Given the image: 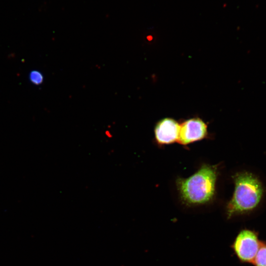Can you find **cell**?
Instances as JSON below:
<instances>
[{"label":"cell","instance_id":"1","mask_svg":"<svg viewBox=\"0 0 266 266\" xmlns=\"http://www.w3.org/2000/svg\"><path fill=\"white\" fill-rule=\"evenodd\" d=\"M233 179L234 191L226 207L228 218L256 213L266 198V187L260 176L253 171L243 170L235 173Z\"/></svg>","mask_w":266,"mask_h":266},{"label":"cell","instance_id":"5","mask_svg":"<svg viewBox=\"0 0 266 266\" xmlns=\"http://www.w3.org/2000/svg\"><path fill=\"white\" fill-rule=\"evenodd\" d=\"M180 125L173 119L165 118L156 124L155 137L157 142L161 145L169 144L178 141Z\"/></svg>","mask_w":266,"mask_h":266},{"label":"cell","instance_id":"7","mask_svg":"<svg viewBox=\"0 0 266 266\" xmlns=\"http://www.w3.org/2000/svg\"><path fill=\"white\" fill-rule=\"evenodd\" d=\"M30 79L33 83L40 85L43 82V76L39 71L33 70L30 74Z\"/></svg>","mask_w":266,"mask_h":266},{"label":"cell","instance_id":"4","mask_svg":"<svg viewBox=\"0 0 266 266\" xmlns=\"http://www.w3.org/2000/svg\"><path fill=\"white\" fill-rule=\"evenodd\" d=\"M207 134V127L199 118H193L184 121L180 125L178 142L186 145L201 140Z\"/></svg>","mask_w":266,"mask_h":266},{"label":"cell","instance_id":"3","mask_svg":"<svg viewBox=\"0 0 266 266\" xmlns=\"http://www.w3.org/2000/svg\"><path fill=\"white\" fill-rule=\"evenodd\" d=\"M263 242L257 232L244 229L237 233L231 246L241 263L252 264Z\"/></svg>","mask_w":266,"mask_h":266},{"label":"cell","instance_id":"2","mask_svg":"<svg viewBox=\"0 0 266 266\" xmlns=\"http://www.w3.org/2000/svg\"><path fill=\"white\" fill-rule=\"evenodd\" d=\"M217 173L216 166L203 165L189 177L178 179L177 187L182 201L188 205L211 201L215 193Z\"/></svg>","mask_w":266,"mask_h":266},{"label":"cell","instance_id":"6","mask_svg":"<svg viewBox=\"0 0 266 266\" xmlns=\"http://www.w3.org/2000/svg\"><path fill=\"white\" fill-rule=\"evenodd\" d=\"M254 266H266V242L263 241L252 263Z\"/></svg>","mask_w":266,"mask_h":266}]
</instances>
